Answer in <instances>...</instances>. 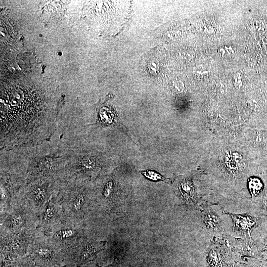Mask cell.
<instances>
[{"label": "cell", "instance_id": "6da1fadb", "mask_svg": "<svg viewBox=\"0 0 267 267\" xmlns=\"http://www.w3.org/2000/svg\"><path fill=\"white\" fill-rule=\"evenodd\" d=\"M89 180L59 179L56 196L61 207L64 221L85 228L94 202V192Z\"/></svg>", "mask_w": 267, "mask_h": 267}, {"label": "cell", "instance_id": "7a4b0ae2", "mask_svg": "<svg viewBox=\"0 0 267 267\" xmlns=\"http://www.w3.org/2000/svg\"><path fill=\"white\" fill-rule=\"evenodd\" d=\"M59 179H39L26 182L22 203L37 215L52 196L57 195Z\"/></svg>", "mask_w": 267, "mask_h": 267}, {"label": "cell", "instance_id": "3957f363", "mask_svg": "<svg viewBox=\"0 0 267 267\" xmlns=\"http://www.w3.org/2000/svg\"><path fill=\"white\" fill-rule=\"evenodd\" d=\"M37 229L18 233L0 232V264L15 262L27 255Z\"/></svg>", "mask_w": 267, "mask_h": 267}, {"label": "cell", "instance_id": "277c9868", "mask_svg": "<svg viewBox=\"0 0 267 267\" xmlns=\"http://www.w3.org/2000/svg\"><path fill=\"white\" fill-rule=\"evenodd\" d=\"M26 175L0 171V215L11 211L22 204Z\"/></svg>", "mask_w": 267, "mask_h": 267}, {"label": "cell", "instance_id": "5b68a950", "mask_svg": "<svg viewBox=\"0 0 267 267\" xmlns=\"http://www.w3.org/2000/svg\"><path fill=\"white\" fill-rule=\"evenodd\" d=\"M27 255L30 256L35 267H54L64 263L63 252L54 245L46 235L38 230Z\"/></svg>", "mask_w": 267, "mask_h": 267}, {"label": "cell", "instance_id": "8992f818", "mask_svg": "<svg viewBox=\"0 0 267 267\" xmlns=\"http://www.w3.org/2000/svg\"><path fill=\"white\" fill-rule=\"evenodd\" d=\"M66 157L48 155L37 158L28 166L26 182L39 179H60L63 174Z\"/></svg>", "mask_w": 267, "mask_h": 267}, {"label": "cell", "instance_id": "52a82bcc", "mask_svg": "<svg viewBox=\"0 0 267 267\" xmlns=\"http://www.w3.org/2000/svg\"><path fill=\"white\" fill-rule=\"evenodd\" d=\"M0 232L18 233L36 229L38 225L37 215L23 204L0 215Z\"/></svg>", "mask_w": 267, "mask_h": 267}, {"label": "cell", "instance_id": "ba28073f", "mask_svg": "<svg viewBox=\"0 0 267 267\" xmlns=\"http://www.w3.org/2000/svg\"><path fill=\"white\" fill-rule=\"evenodd\" d=\"M63 254L75 247L86 235L82 227L66 221L55 225L44 233Z\"/></svg>", "mask_w": 267, "mask_h": 267}, {"label": "cell", "instance_id": "9c48e42d", "mask_svg": "<svg viewBox=\"0 0 267 267\" xmlns=\"http://www.w3.org/2000/svg\"><path fill=\"white\" fill-rule=\"evenodd\" d=\"M106 244V241L96 240L86 234L78 245L64 254V263L67 266L81 267L95 260Z\"/></svg>", "mask_w": 267, "mask_h": 267}, {"label": "cell", "instance_id": "30bf717a", "mask_svg": "<svg viewBox=\"0 0 267 267\" xmlns=\"http://www.w3.org/2000/svg\"><path fill=\"white\" fill-rule=\"evenodd\" d=\"M56 196H52L43 210L37 215L38 225L36 229L43 233L64 220L62 208L58 203Z\"/></svg>", "mask_w": 267, "mask_h": 267}, {"label": "cell", "instance_id": "8fae6325", "mask_svg": "<svg viewBox=\"0 0 267 267\" xmlns=\"http://www.w3.org/2000/svg\"><path fill=\"white\" fill-rule=\"evenodd\" d=\"M231 217L234 230L242 234H249L256 225L254 218L247 214H236L224 211Z\"/></svg>", "mask_w": 267, "mask_h": 267}, {"label": "cell", "instance_id": "7c38bea8", "mask_svg": "<svg viewBox=\"0 0 267 267\" xmlns=\"http://www.w3.org/2000/svg\"><path fill=\"white\" fill-rule=\"evenodd\" d=\"M203 219L208 229L213 232L221 231L222 220L218 214L209 206L204 208L203 212Z\"/></svg>", "mask_w": 267, "mask_h": 267}, {"label": "cell", "instance_id": "4fadbf2b", "mask_svg": "<svg viewBox=\"0 0 267 267\" xmlns=\"http://www.w3.org/2000/svg\"><path fill=\"white\" fill-rule=\"evenodd\" d=\"M118 116L111 106L100 107L98 111V121L102 125H110L118 123Z\"/></svg>", "mask_w": 267, "mask_h": 267}, {"label": "cell", "instance_id": "5bb4252c", "mask_svg": "<svg viewBox=\"0 0 267 267\" xmlns=\"http://www.w3.org/2000/svg\"><path fill=\"white\" fill-rule=\"evenodd\" d=\"M179 188L181 196L186 202L191 203L196 202L194 189L190 180H185L182 182Z\"/></svg>", "mask_w": 267, "mask_h": 267}, {"label": "cell", "instance_id": "9a60e30c", "mask_svg": "<svg viewBox=\"0 0 267 267\" xmlns=\"http://www.w3.org/2000/svg\"><path fill=\"white\" fill-rule=\"evenodd\" d=\"M0 267H35V266L30 256L27 255L15 262L0 264Z\"/></svg>", "mask_w": 267, "mask_h": 267}, {"label": "cell", "instance_id": "2e32d148", "mask_svg": "<svg viewBox=\"0 0 267 267\" xmlns=\"http://www.w3.org/2000/svg\"><path fill=\"white\" fill-rule=\"evenodd\" d=\"M248 187L252 196L255 197L262 191L263 185L261 180L259 178H252L248 181Z\"/></svg>", "mask_w": 267, "mask_h": 267}, {"label": "cell", "instance_id": "e0dca14e", "mask_svg": "<svg viewBox=\"0 0 267 267\" xmlns=\"http://www.w3.org/2000/svg\"><path fill=\"white\" fill-rule=\"evenodd\" d=\"M141 172L146 178L153 181H158L159 180L166 181L167 180L166 178L160 174L154 171L147 170L141 171Z\"/></svg>", "mask_w": 267, "mask_h": 267}, {"label": "cell", "instance_id": "ac0fdd59", "mask_svg": "<svg viewBox=\"0 0 267 267\" xmlns=\"http://www.w3.org/2000/svg\"><path fill=\"white\" fill-rule=\"evenodd\" d=\"M96 267H99V266H98L97 265V266H96ZM106 267H116L114 264H112V265H109L108 266H107Z\"/></svg>", "mask_w": 267, "mask_h": 267}, {"label": "cell", "instance_id": "d6986e66", "mask_svg": "<svg viewBox=\"0 0 267 267\" xmlns=\"http://www.w3.org/2000/svg\"><path fill=\"white\" fill-rule=\"evenodd\" d=\"M67 265H64L63 266H56V267H67Z\"/></svg>", "mask_w": 267, "mask_h": 267}]
</instances>
